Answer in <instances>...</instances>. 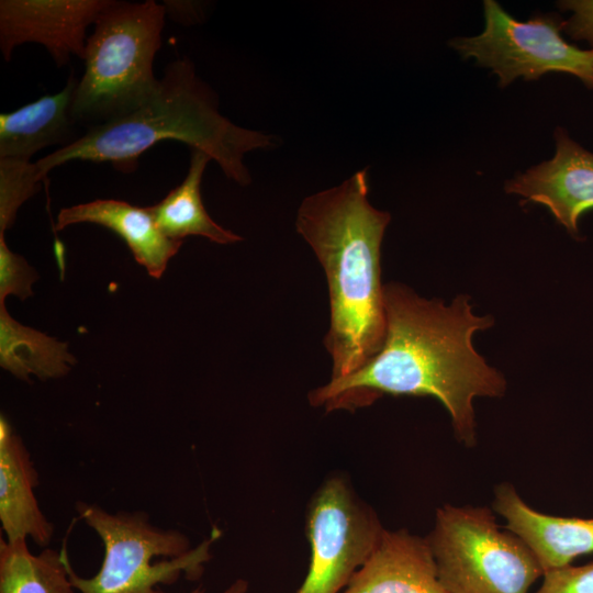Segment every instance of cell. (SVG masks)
Returning a JSON list of instances; mask_svg holds the SVG:
<instances>
[{"mask_svg": "<svg viewBox=\"0 0 593 593\" xmlns=\"http://www.w3.org/2000/svg\"><path fill=\"white\" fill-rule=\"evenodd\" d=\"M383 306L385 334L379 351L350 374L311 391V405L355 411L384 394L433 396L449 413L457 440L474 447V399L500 398L506 391L504 377L472 344L493 318L475 315L467 295L446 305L396 282L383 284Z\"/></svg>", "mask_w": 593, "mask_h": 593, "instance_id": "1", "label": "cell"}, {"mask_svg": "<svg viewBox=\"0 0 593 593\" xmlns=\"http://www.w3.org/2000/svg\"><path fill=\"white\" fill-rule=\"evenodd\" d=\"M368 170L306 197L296 232L311 246L328 286L331 320L324 337L332 378L359 369L381 348L385 334L381 244L390 213L368 200Z\"/></svg>", "mask_w": 593, "mask_h": 593, "instance_id": "2", "label": "cell"}, {"mask_svg": "<svg viewBox=\"0 0 593 593\" xmlns=\"http://www.w3.org/2000/svg\"><path fill=\"white\" fill-rule=\"evenodd\" d=\"M165 139L205 152L240 186L251 181L245 154L276 144L272 136L240 127L221 115L215 93L197 76L193 64L181 58L165 68L157 90L138 108L90 126L71 144L38 159L36 166L44 178L71 160L108 161L130 171L145 150Z\"/></svg>", "mask_w": 593, "mask_h": 593, "instance_id": "3", "label": "cell"}, {"mask_svg": "<svg viewBox=\"0 0 593 593\" xmlns=\"http://www.w3.org/2000/svg\"><path fill=\"white\" fill-rule=\"evenodd\" d=\"M166 9L154 0L113 1L88 36L85 71L78 80L72 115L91 126L121 118L157 90L154 60L161 45Z\"/></svg>", "mask_w": 593, "mask_h": 593, "instance_id": "4", "label": "cell"}, {"mask_svg": "<svg viewBox=\"0 0 593 593\" xmlns=\"http://www.w3.org/2000/svg\"><path fill=\"white\" fill-rule=\"evenodd\" d=\"M76 510L104 546V559L91 578L77 574L67 547L60 552L74 588L80 593H164L181 574L197 581L211 559V545L217 533L191 548L189 538L174 529L153 526L144 513L110 514L103 508L78 502Z\"/></svg>", "mask_w": 593, "mask_h": 593, "instance_id": "5", "label": "cell"}, {"mask_svg": "<svg viewBox=\"0 0 593 593\" xmlns=\"http://www.w3.org/2000/svg\"><path fill=\"white\" fill-rule=\"evenodd\" d=\"M426 539L448 593H528L544 575L530 548L486 506L438 507Z\"/></svg>", "mask_w": 593, "mask_h": 593, "instance_id": "6", "label": "cell"}, {"mask_svg": "<svg viewBox=\"0 0 593 593\" xmlns=\"http://www.w3.org/2000/svg\"><path fill=\"white\" fill-rule=\"evenodd\" d=\"M484 30L452 38L449 45L463 58L490 68L501 87L516 78L535 80L549 71L567 72L593 90V48L581 49L561 36L562 20L552 13L527 21L510 15L496 1L484 0Z\"/></svg>", "mask_w": 593, "mask_h": 593, "instance_id": "7", "label": "cell"}, {"mask_svg": "<svg viewBox=\"0 0 593 593\" xmlns=\"http://www.w3.org/2000/svg\"><path fill=\"white\" fill-rule=\"evenodd\" d=\"M305 517L311 558L295 593H342L374 550L384 528L340 475L328 478L317 489Z\"/></svg>", "mask_w": 593, "mask_h": 593, "instance_id": "8", "label": "cell"}, {"mask_svg": "<svg viewBox=\"0 0 593 593\" xmlns=\"http://www.w3.org/2000/svg\"><path fill=\"white\" fill-rule=\"evenodd\" d=\"M111 0H1L0 49L4 60L24 43L42 44L58 67L83 58L87 29Z\"/></svg>", "mask_w": 593, "mask_h": 593, "instance_id": "9", "label": "cell"}, {"mask_svg": "<svg viewBox=\"0 0 593 593\" xmlns=\"http://www.w3.org/2000/svg\"><path fill=\"white\" fill-rule=\"evenodd\" d=\"M555 156L505 183V191L544 204L567 232L579 237L582 214L593 209V153L568 132L555 131Z\"/></svg>", "mask_w": 593, "mask_h": 593, "instance_id": "10", "label": "cell"}, {"mask_svg": "<svg viewBox=\"0 0 593 593\" xmlns=\"http://www.w3.org/2000/svg\"><path fill=\"white\" fill-rule=\"evenodd\" d=\"M492 508L505 528L530 548L546 571L571 564L593 552V517H567L541 513L529 506L510 482L494 489Z\"/></svg>", "mask_w": 593, "mask_h": 593, "instance_id": "11", "label": "cell"}, {"mask_svg": "<svg viewBox=\"0 0 593 593\" xmlns=\"http://www.w3.org/2000/svg\"><path fill=\"white\" fill-rule=\"evenodd\" d=\"M342 593H448L426 537L384 529L367 561Z\"/></svg>", "mask_w": 593, "mask_h": 593, "instance_id": "12", "label": "cell"}, {"mask_svg": "<svg viewBox=\"0 0 593 593\" xmlns=\"http://www.w3.org/2000/svg\"><path fill=\"white\" fill-rule=\"evenodd\" d=\"M37 472L22 438L4 415L0 417V522L7 541L30 537L49 545L54 525L42 513L33 489Z\"/></svg>", "mask_w": 593, "mask_h": 593, "instance_id": "13", "label": "cell"}, {"mask_svg": "<svg viewBox=\"0 0 593 593\" xmlns=\"http://www.w3.org/2000/svg\"><path fill=\"white\" fill-rule=\"evenodd\" d=\"M78 223L98 224L113 231L126 243L135 260L155 279L164 275L168 261L183 243L167 237L146 208L120 200H94L61 209L54 230L60 231Z\"/></svg>", "mask_w": 593, "mask_h": 593, "instance_id": "14", "label": "cell"}, {"mask_svg": "<svg viewBox=\"0 0 593 593\" xmlns=\"http://www.w3.org/2000/svg\"><path fill=\"white\" fill-rule=\"evenodd\" d=\"M78 79L70 76L67 85L54 94H46L13 112L0 114V158L30 160L47 146L75 142L72 101Z\"/></svg>", "mask_w": 593, "mask_h": 593, "instance_id": "15", "label": "cell"}, {"mask_svg": "<svg viewBox=\"0 0 593 593\" xmlns=\"http://www.w3.org/2000/svg\"><path fill=\"white\" fill-rule=\"evenodd\" d=\"M189 169L183 181L158 203L146 206L159 230L170 239L183 240L187 236H203L226 245L243 238L215 223L204 209L201 180L212 159L205 152L190 147Z\"/></svg>", "mask_w": 593, "mask_h": 593, "instance_id": "16", "label": "cell"}, {"mask_svg": "<svg viewBox=\"0 0 593 593\" xmlns=\"http://www.w3.org/2000/svg\"><path fill=\"white\" fill-rule=\"evenodd\" d=\"M76 363L67 343L22 325L0 304V366L21 380L66 376Z\"/></svg>", "mask_w": 593, "mask_h": 593, "instance_id": "17", "label": "cell"}, {"mask_svg": "<svg viewBox=\"0 0 593 593\" xmlns=\"http://www.w3.org/2000/svg\"><path fill=\"white\" fill-rule=\"evenodd\" d=\"M60 550L32 553L26 539L0 540V593H75Z\"/></svg>", "mask_w": 593, "mask_h": 593, "instance_id": "18", "label": "cell"}, {"mask_svg": "<svg viewBox=\"0 0 593 593\" xmlns=\"http://www.w3.org/2000/svg\"><path fill=\"white\" fill-rule=\"evenodd\" d=\"M43 179L36 163L0 158V235L12 225L16 211L38 190Z\"/></svg>", "mask_w": 593, "mask_h": 593, "instance_id": "19", "label": "cell"}, {"mask_svg": "<svg viewBox=\"0 0 593 593\" xmlns=\"http://www.w3.org/2000/svg\"><path fill=\"white\" fill-rule=\"evenodd\" d=\"M37 279L35 270L22 256L10 250L4 235H0V304H4L8 295L20 300L33 295L32 286Z\"/></svg>", "mask_w": 593, "mask_h": 593, "instance_id": "20", "label": "cell"}, {"mask_svg": "<svg viewBox=\"0 0 593 593\" xmlns=\"http://www.w3.org/2000/svg\"><path fill=\"white\" fill-rule=\"evenodd\" d=\"M534 593H593V562L546 571Z\"/></svg>", "mask_w": 593, "mask_h": 593, "instance_id": "21", "label": "cell"}, {"mask_svg": "<svg viewBox=\"0 0 593 593\" xmlns=\"http://www.w3.org/2000/svg\"><path fill=\"white\" fill-rule=\"evenodd\" d=\"M558 7L572 13L562 20V32L574 41L588 42L593 48V0H564Z\"/></svg>", "mask_w": 593, "mask_h": 593, "instance_id": "22", "label": "cell"}, {"mask_svg": "<svg viewBox=\"0 0 593 593\" xmlns=\"http://www.w3.org/2000/svg\"><path fill=\"white\" fill-rule=\"evenodd\" d=\"M166 13L178 23H195L201 11L197 2L166 0L163 2Z\"/></svg>", "mask_w": 593, "mask_h": 593, "instance_id": "23", "label": "cell"}, {"mask_svg": "<svg viewBox=\"0 0 593 593\" xmlns=\"http://www.w3.org/2000/svg\"><path fill=\"white\" fill-rule=\"evenodd\" d=\"M248 590V582L244 579H237L222 593H246ZM189 593H204V590L199 586Z\"/></svg>", "mask_w": 593, "mask_h": 593, "instance_id": "24", "label": "cell"}]
</instances>
